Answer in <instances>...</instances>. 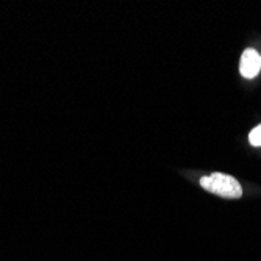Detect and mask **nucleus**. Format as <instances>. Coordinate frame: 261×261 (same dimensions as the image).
I'll list each match as a JSON object with an SVG mask.
<instances>
[{
  "mask_svg": "<svg viewBox=\"0 0 261 261\" xmlns=\"http://www.w3.org/2000/svg\"><path fill=\"white\" fill-rule=\"evenodd\" d=\"M200 186L211 194H218L225 199H240L243 196V189L240 181L231 175L221 172L211 174L210 177L200 178Z\"/></svg>",
  "mask_w": 261,
  "mask_h": 261,
  "instance_id": "nucleus-1",
  "label": "nucleus"
},
{
  "mask_svg": "<svg viewBox=\"0 0 261 261\" xmlns=\"http://www.w3.org/2000/svg\"><path fill=\"white\" fill-rule=\"evenodd\" d=\"M261 69V57L255 49H246L241 57V75L244 79H255Z\"/></svg>",
  "mask_w": 261,
  "mask_h": 261,
  "instance_id": "nucleus-2",
  "label": "nucleus"
},
{
  "mask_svg": "<svg viewBox=\"0 0 261 261\" xmlns=\"http://www.w3.org/2000/svg\"><path fill=\"white\" fill-rule=\"evenodd\" d=\"M249 142L252 146H261V125H258V127H255L252 132H250V135H249Z\"/></svg>",
  "mask_w": 261,
  "mask_h": 261,
  "instance_id": "nucleus-3",
  "label": "nucleus"
},
{
  "mask_svg": "<svg viewBox=\"0 0 261 261\" xmlns=\"http://www.w3.org/2000/svg\"><path fill=\"white\" fill-rule=\"evenodd\" d=\"M259 57H261V55H259Z\"/></svg>",
  "mask_w": 261,
  "mask_h": 261,
  "instance_id": "nucleus-4",
  "label": "nucleus"
}]
</instances>
